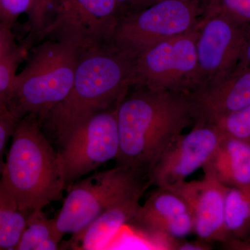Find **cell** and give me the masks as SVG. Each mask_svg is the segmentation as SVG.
Wrapping results in <instances>:
<instances>
[{"instance_id": "6", "label": "cell", "mask_w": 250, "mask_h": 250, "mask_svg": "<svg viewBox=\"0 0 250 250\" xmlns=\"http://www.w3.org/2000/svg\"><path fill=\"white\" fill-rule=\"evenodd\" d=\"M205 0H162L125 14L118 24L113 43L131 57L149 47L197 29Z\"/></svg>"}, {"instance_id": "29", "label": "cell", "mask_w": 250, "mask_h": 250, "mask_svg": "<svg viewBox=\"0 0 250 250\" xmlns=\"http://www.w3.org/2000/svg\"><path fill=\"white\" fill-rule=\"evenodd\" d=\"M225 247L228 250H250V241H241L231 238L225 242Z\"/></svg>"}, {"instance_id": "10", "label": "cell", "mask_w": 250, "mask_h": 250, "mask_svg": "<svg viewBox=\"0 0 250 250\" xmlns=\"http://www.w3.org/2000/svg\"><path fill=\"white\" fill-rule=\"evenodd\" d=\"M222 137L213 124H194L191 131L174 140L150 167L148 176L152 185L168 188L187 180L210 162Z\"/></svg>"}, {"instance_id": "7", "label": "cell", "mask_w": 250, "mask_h": 250, "mask_svg": "<svg viewBox=\"0 0 250 250\" xmlns=\"http://www.w3.org/2000/svg\"><path fill=\"white\" fill-rule=\"evenodd\" d=\"M198 29L174 36L134 58V85L188 94L197 85Z\"/></svg>"}, {"instance_id": "8", "label": "cell", "mask_w": 250, "mask_h": 250, "mask_svg": "<svg viewBox=\"0 0 250 250\" xmlns=\"http://www.w3.org/2000/svg\"><path fill=\"white\" fill-rule=\"evenodd\" d=\"M125 14L116 0H59L53 21L38 36L66 41L81 51L112 43Z\"/></svg>"}, {"instance_id": "15", "label": "cell", "mask_w": 250, "mask_h": 250, "mask_svg": "<svg viewBox=\"0 0 250 250\" xmlns=\"http://www.w3.org/2000/svg\"><path fill=\"white\" fill-rule=\"evenodd\" d=\"M146 190H139L108 207L81 232L73 235L77 248L103 250L111 246L122 228L134 219Z\"/></svg>"}, {"instance_id": "4", "label": "cell", "mask_w": 250, "mask_h": 250, "mask_svg": "<svg viewBox=\"0 0 250 250\" xmlns=\"http://www.w3.org/2000/svg\"><path fill=\"white\" fill-rule=\"evenodd\" d=\"M81 50L66 41L47 39L18 72L8 102L16 121L34 116L41 121L71 89Z\"/></svg>"}, {"instance_id": "2", "label": "cell", "mask_w": 250, "mask_h": 250, "mask_svg": "<svg viewBox=\"0 0 250 250\" xmlns=\"http://www.w3.org/2000/svg\"><path fill=\"white\" fill-rule=\"evenodd\" d=\"M134 58L112 43L81 51L72 88L42 123L62 145L79 125L117 106L134 85Z\"/></svg>"}, {"instance_id": "11", "label": "cell", "mask_w": 250, "mask_h": 250, "mask_svg": "<svg viewBox=\"0 0 250 250\" xmlns=\"http://www.w3.org/2000/svg\"><path fill=\"white\" fill-rule=\"evenodd\" d=\"M197 29L195 88L223 76L238 65L246 26L226 15L214 14L204 16Z\"/></svg>"}, {"instance_id": "30", "label": "cell", "mask_w": 250, "mask_h": 250, "mask_svg": "<svg viewBox=\"0 0 250 250\" xmlns=\"http://www.w3.org/2000/svg\"><path fill=\"white\" fill-rule=\"evenodd\" d=\"M116 1L121 4L126 14L131 11L140 9V0H116Z\"/></svg>"}, {"instance_id": "12", "label": "cell", "mask_w": 250, "mask_h": 250, "mask_svg": "<svg viewBox=\"0 0 250 250\" xmlns=\"http://www.w3.org/2000/svg\"><path fill=\"white\" fill-rule=\"evenodd\" d=\"M200 180H185L165 188L187 204L193 219L194 232L206 243H225L231 239L225 221V199L229 187L222 183L208 166Z\"/></svg>"}, {"instance_id": "24", "label": "cell", "mask_w": 250, "mask_h": 250, "mask_svg": "<svg viewBox=\"0 0 250 250\" xmlns=\"http://www.w3.org/2000/svg\"><path fill=\"white\" fill-rule=\"evenodd\" d=\"M53 0H34L29 11V22L31 33L38 36L45 28L49 6Z\"/></svg>"}, {"instance_id": "9", "label": "cell", "mask_w": 250, "mask_h": 250, "mask_svg": "<svg viewBox=\"0 0 250 250\" xmlns=\"http://www.w3.org/2000/svg\"><path fill=\"white\" fill-rule=\"evenodd\" d=\"M104 110L87 119L69 134L59 152L68 188L119 153L117 108Z\"/></svg>"}, {"instance_id": "13", "label": "cell", "mask_w": 250, "mask_h": 250, "mask_svg": "<svg viewBox=\"0 0 250 250\" xmlns=\"http://www.w3.org/2000/svg\"><path fill=\"white\" fill-rule=\"evenodd\" d=\"M188 95L193 125L213 123L250 106V70L238 64L228 73L202 83Z\"/></svg>"}, {"instance_id": "5", "label": "cell", "mask_w": 250, "mask_h": 250, "mask_svg": "<svg viewBox=\"0 0 250 250\" xmlns=\"http://www.w3.org/2000/svg\"><path fill=\"white\" fill-rule=\"evenodd\" d=\"M151 185L146 172L121 165L75 182L52 218L56 231L62 239L67 233L77 234L108 207Z\"/></svg>"}, {"instance_id": "27", "label": "cell", "mask_w": 250, "mask_h": 250, "mask_svg": "<svg viewBox=\"0 0 250 250\" xmlns=\"http://www.w3.org/2000/svg\"><path fill=\"white\" fill-rule=\"evenodd\" d=\"M170 249L179 250H208L211 249L209 243L200 240L199 242H178L174 240L171 245Z\"/></svg>"}, {"instance_id": "22", "label": "cell", "mask_w": 250, "mask_h": 250, "mask_svg": "<svg viewBox=\"0 0 250 250\" xmlns=\"http://www.w3.org/2000/svg\"><path fill=\"white\" fill-rule=\"evenodd\" d=\"M223 14L243 25L250 24V0H205L204 16Z\"/></svg>"}, {"instance_id": "1", "label": "cell", "mask_w": 250, "mask_h": 250, "mask_svg": "<svg viewBox=\"0 0 250 250\" xmlns=\"http://www.w3.org/2000/svg\"><path fill=\"white\" fill-rule=\"evenodd\" d=\"M126 94L117 108L119 153L117 165L148 174L174 140L193 125L188 94L139 85Z\"/></svg>"}, {"instance_id": "25", "label": "cell", "mask_w": 250, "mask_h": 250, "mask_svg": "<svg viewBox=\"0 0 250 250\" xmlns=\"http://www.w3.org/2000/svg\"><path fill=\"white\" fill-rule=\"evenodd\" d=\"M17 122L11 118L0 116V175L4 168L6 146L12 136Z\"/></svg>"}, {"instance_id": "31", "label": "cell", "mask_w": 250, "mask_h": 250, "mask_svg": "<svg viewBox=\"0 0 250 250\" xmlns=\"http://www.w3.org/2000/svg\"><path fill=\"white\" fill-rule=\"evenodd\" d=\"M160 1H162V0H140V9L150 6V5Z\"/></svg>"}, {"instance_id": "14", "label": "cell", "mask_w": 250, "mask_h": 250, "mask_svg": "<svg viewBox=\"0 0 250 250\" xmlns=\"http://www.w3.org/2000/svg\"><path fill=\"white\" fill-rule=\"evenodd\" d=\"M139 228L165 238L170 243L194 232L193 219L187 204L175 192L157 187L140 206L131 220Z\"/></svg>"}, {"instance_id": "18", "label": "cell", "mask_w": 250, "mask_h": 250, "mask_svg": "<svg viewBox=\"0 0 250 250\" xmlns=\"http://www.w3.org/2000/svg\"><path fill=\"white\" fill-rule=\"evenodd\" d=\"M225 221L231 239L250 241V187H229L225 199Z\"/></svg>"}, {"instance_id": "28", "label": "cell", "mask_w": 250, "mask_h": 250, "mask_svg": "<svg viewBox=\"0 0 250 250\" xmlns=\"http://www.w3.org/2000/svg\"><path fill=\"white\" fill-rule=\"evenodd\" d=\"M238 64L250 70V24L246 26L244 41Z\"/></svg>"}, {"instance_id": "26", "label": "cell", "mask_w": 250, "mask_h": 250, "mask_svg": "<svg viewBox=\"0 0 250 250\" xmlns=\"http://www.w3.org/2000/svg\"><path fill=\"white\" fill-rule=\"evenodd\" d=\"M16 47L11 26L0 22V59L12 52Z\"/></svg>"}, {"instance_id": "19", "label": "cell", "mask_w": 250, "mask_h": 250, "mask_svg": "<svg viewBox=\"0 0 250 250\" xmlns=\"http://www.w3.org/2000/svg\"><path fill=\"white\" fill-rule=\"evenodd\" d=\"M25 49L24 46H17L12 52L0 59V116L13 120L8 110V102L17 75L18 65L24 57Z\"/></svg>"}, {"instance_id": "20", "label": "cell", "mask_w": 250, "mask_h": 250, "mask_svg": "<svg viewBox=\"0 0 250 250\" xmlns=\"http://www.w3.org/2000/svg\"><path fill=\"white\" fill-rule=\"evenodd\" d=\"M28 213L0 205V250H15L27 223Z\"/></svg>"}, {"instance_id": "16", "label": "cell", "mask_w": 250, "mask_h": 250, "mask_svg": "<svg viewBox=\"0 0 250 250\" xmlns=\"http://www.w3.org/2000/svg\"><path fill=\"white\" fill-rule=\"evenodd\" d=\"M206 166L210 167L217 178L227 187H249L250 144L223 134L214 155Z\"/></svg>"}, {"instance_id": "17", "label": "cell", "mask_w": 250, "mask_h": 250, "mask_svg": "<svg viewBox=\"0 0 250 250\" xmlns=\"http://www.w3.org/2000/svg\"><path fill=\"white\" fill-rule=\"evenodd\" d=\"M61 241L53 219L47 218L42 210H34L28 213L25 228L15 250H57Z\"/></svg>"}, {"instance_id": "21", "label": "cell", "mask_w": 250, "mask_h": 250, "mask_svg": "<svg viewBox=\"0 0 250 250\" xmlns=\"http://www.w3.org/2000/svg\"><path fill=\"white\" fill-rule=\"evenodd\" d=\"M210 124L214 125L223 135L250 144V106L221 117Z\"/></svg>"}, {"instance_id": "23", "label": "cell", "mask_w": 250, "mask_h": 250, "mask_svg": "<svg viewBox=\"0 0 250 250\" xmlns=\"http://www.w3.org/2000/svg\"><path fill=\"white\" fill-rule=\"evenodd\" d=\"M34 0H0V22L12 27L21 15L32 7Z\"/></svg>"}, {"instance_id": "3", "label": "cell", "mask_w": 250, "mask_h": 250, "mask_svg": "<svg viewBox=\"0 0 250 250\" xmlns=\"http://www.w3.org/2000/svg\"><path fill=\"white\" fill-rule=\"evenodd\" d=\"M66 188L59 152L36 117L16 123L0 175V205L29 213L62 199Z\"/></svg>"}]
</instances>
